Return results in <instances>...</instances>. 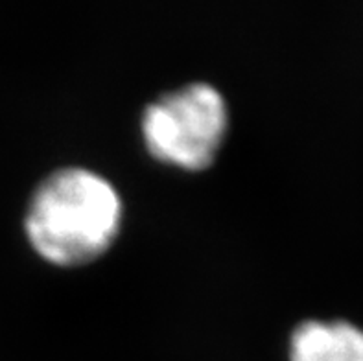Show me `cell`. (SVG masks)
<instances>
[{
	"instance_id": "obj_1",
	"label": "cell",
	"mask_w": 363,
	"mask_h": 361,
	"mask_svg": "<svg viewBox=\"0 0 363 361\" xmlns=\"http://www.w3.org/2000/svg\"><path fill=\"white\" fill-rule=\"evenodd\" d=\"M122 211V197L106 175L85 166H63L37 184L24 225L39 255L74 265L96 258L113 243Z\"/></svg>"
},
{
	"instance_id": "obj_2",
	"label": "cell",
	"mask_w": 363,
	"mask_h": 361,
	"mask_svg": "<svg viewBox=\"0 0 363 361\" xmlns=\"http://www.w3.org/2000/svg\"><path fill=\"white\" fill-rule=\"evenodd\" d=\"M229 111L218 87L192 82L168 91L144 107L143 138L155 159L201 170L216 157L225 137Z\"/></svg>"
},
{
	"instance_id": "obj_3",
	"label": "cell",
	"mask_w": 363,
	"mask_h": 361,
	"mask_svg": "<svg viewBox=\"0 0 363 361\" xmlns=\"http://www.w3.org/2000/svg\"><path fill=\"white\" fill-rule=\"evenodd\" d=\"M291 361H363V328L345 319H304L290 338Z\"/></svg>"
}]
</instances>
